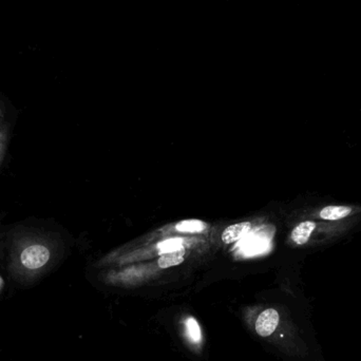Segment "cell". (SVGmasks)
I'll list each match as a JSON object with an SVG mask.
<instances>
[{"mask_svg": "<svg viewBox=\"0 0 361 361\" xmlns=\"http://www.w3.org/2000/svg\"><path fill=\"white\" fill-rule=\"evenodd\" d=\"M185 248L173 250V252H165L159 258L158 264L161 269H169V267H177L183 263L185 259Z\"/></svg>", "mask_w": 361, "mask_h": 361, "instance_id": "cell-6", "label": "cell"}, {"mask_svg": "<svg viewBox=\"0 0 361 361\" xmlns=\"http://www.w3.org/2000/svg\"><path fill=\"white\" fill-rule=\"evenodd\" d=\"M183 247L182 239H169L159 243L158 248L161 255L165 252H173Z\"/></svg>", "mask_w": 361, "mask_h": 361, "instance_id": "cell-10", "label": "cell"}, {"mask_svg": "<svg viewBox=\"0 0 361 361\" xmlns=\"http://www.w3.org/2000/svg\"><path fill=\"white\" fill-rule=\"evenodd\" d=\"M176 228L180 233H202L206 228V225L202 221L191 219V220H185L178 223L176 225Z\"/></svg>", "mask_w": 361, "mask_h": 361, "instance_id": "cell-8", "label": "cell"}, {"mask_svg": "<svg viewBox=\"0 0 361 361\" xmlns=\"http://www.w3.org/2000/svg\"><path fill=\"white\" fill-rule=\"evenodd\" d=\"M281 324V316L275 309H267L261 312L255 324L257 334L263 338L273 336Z\"/></svg>", "mask_w": 361, "mask_h": 361, "instance_id": "cell-3", "label": "cell"}, {"mask_svg": "<svg viewBox=\"0 0 361 361\" xmlns=\"http://www.w3.org/2000/svg\"><path fill=\"white\" fill-rule=\"evenodd\" d=\"M8 144V129L6 124L0 126V167L6 157V149Z\"/></svg>", "mask_w": 361, "mask_h": 361, "instance_id": "cell-9", "label": "cell"}, {"mask_svg": "<svg viewBox=\"0 0 361 361\" xmlns=\"http://www.w3.org/2000/svg\"><path fill=\"white\" fill-rule=\"evenodd\" d=\"M55 247L50 238L40 231H25L13 238L8 248L10 267L14 273L35 275L52 261Z\"/></svg>", "mask_w": 361, "mask_h": 361, "instance_id": "cell-1", "label": "cell"}, {"mask_svg": "<svg viewBox=\"0 0 361 361\" xmlns=\"http://www.w3.org/2000/svg\"><path fill=\"white\" fill-rule=\"evenodd\" d=\"M1 284H2V280H1V277H0V286H1Z\"/></svg>", "mask_w": 361, "mask_h": 361, "instance_id": "cell-12", "label": "cell"}, {"mask_svg": "<svg viewBox=\"0 0 361 361\" xmlns=\"http://www.w3.org/2000/svg\"><path fill=\"white\" fill-rule=\"evenodd\" d=\"M185 332L187 338L193 345H200L202 341V331L199 322L193 317H188L185 320Z\"/></svg>", "mask_w": 361, "mask_h": 361, "instance_id": "cell-7", "label": "cell"}, {"mask_svg": "<svg viewBox=\"0 0 361 361\" xmlns=\"http://www.w3.org/2000/svg\"><path fill=\"white\" fill-rule=\"evenodd\" d=\"M252 229L250 222L235 223L224 229L222 233V240L224 243H233L238 241Z\"/></svg>", "mask_w": 361, "mask_h": 361, "instance_id": "cell-5", "label": "cell"}, {"mask_svg": "<svg viewBox=\"0 0 361 361\" xmlns=\"http://www.w3.org/2000/svg\"><path fill=\"white\" fill-rule=\"evenodd\" d=\"M320 221L305 220L296 225L290 233V240L297 246H305L313 240L314 235L317 233Z\"/></svg>", "mask_w": 361, "mask_h": 361, "instance_id": "cell-4", "label": "cell"}, {"mask_svg": "<svg viewBox=\"0 0 361 361\" xmlns=\"http://www.w3.org/2000/svg\"><path fill=\"white\" fill-rule=\"evenodd\" d=\"M4 109H2L1 104H0V126H1L2 124H4Z\"/></svg>", "mask_w": 361, "mask_h": 361, "instance_id": "cell-11", "label": "cell"}, {"mask_svg": "<svg viewBox=\"0 0 361 361\" xmlns=\"http://www.w3.org/2000/svg\"><path fill=\"white\" fill-rule=\"evenodd\" d=\"M361 212V208L355 205H326L316 210L314 220L322 222L339 223Z\"/></svg>", "mask_w": 361, "mask_h": 361, "instance_id": "cell-2", "label": "cell"}]
</instances>
